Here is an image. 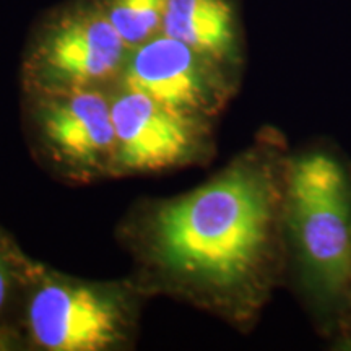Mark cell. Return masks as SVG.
<instances>
[{"instance_id":"6da1fadb","label":"cell","mask_w":351,"mask_h":351,"mask_svg":"<svg viewBox=\"0 0 351 351\" xmlns=\"http://www.w3.org/2000/svg\"><path fill=\"white\" fill-rule=\"evenodd\" d=\"M289 148L263 125L207 181L173 197L140 199L117 225L132 278L249 333L285 287V184Z\"/></svg>"},{"instance_id":"7a4b0ae2","label":"cell","mask_w":351,"mask_h":351,"mask_svg":"<svg viewBox=\"0 0 351 351\" xmlns=\"http://www.w3.org/2000/svg\"><path fill=\"white\" fill-rule=\"evenodd\" d=\"M285 285L332 350L351 351V160L317 138L289 152Z\"/></svg>"},{"instance_id":"3957f363","label":"cell","mask_w":351,"mask_h":351,"mask_svg":"<svg viewBox=\"0 0 351 351\" xmlns=\"http://www.w3.org/2000/svg\"><path fill=\"white\" fill-rule=\"evenodd\" d=\"M148 300L130 275L80 278L36 258L21 307L20 350L129 351Z\"/></svg>"},{"instance_id":"277c9868","label":"cell","mask_w":351,"mask_h":351,"mask_svg":"<svg viewBox=\"0 0 351 351\" xmlns=\"http://www.w3.org/2000/svg\"><path fill=\"white\" fill-rule=\"evenodd\" d=\"M129 52L99 0H72L32 33L21 59V93L112 88Z\"/></svg>"},{"instance_id":"5b68a950","label":"cell","mask_w":351,"mask_h":351,"mask_svg":"<svg viewBox=\"0 0 351 351\" xmlns=\"http://www.w3.org/2000/svg\"><path fill=\"white\" fill-rule=\"evenodd\" d=\"M21 121L38 165L67 184L112 179L116 163L109 88L21 93Z\"/></svg>"},{"instance_id":"8992f818","label":"cell","mask_w":351,"mask_h":351,"mask_svg":"<svg viewBox=\"0 0 351 351\" xmlns=\"http://www.w3.org/2000/svg\"><path fill=\"white\" fill-rule=\"evenodd\" d=\"M109 95L116 129L112 179L205 166L217 155V121L179 112L119 83Z\"/></svg>"},{"instance_id":"52a82bcc","label":"cell","mask_w":351,"mask_h":351,"mask_svg":"<svg viewBox=\"0 0 351 351\" xmlns=\"http://www.w3.org/2000/svg\"><path fill=\"white\" fill-rule=\"evenodd\" d=\"M119 85L179 112L218 121L243 80L189 44L161 33L129 52Z\"/></svg>"},{"instance_id":"ba28073f","label":"cell","mask_w":351,"mask_h":351,"mask_svg":"<svg viewBox=\"0 0 351 351\" xmlns=\"http://www.w3.org/2000/svg\"><path fill=\"white\" fill-rule=\"evenodd\" d=\"M163 33L208 56L243 80L245 33L239 0H168Z\"/></svg>"},{"instance_id":"9c48e42d","label":"cell","mask_w":351,"mask_h":351,"mask_svg":"<svg viewBox=\"0 0 351 351\" xmlns=\"http://www.w3.org/2000/svg\"><path fill=\"white\" fill-rule=\"evenodd\" d=\"M34 261L0 226V351L20 350L21 307Z\"/></svg>"},{"instance_id":"30bf717a","label":"cell","mask_w":351,"mask_h":351,"mask_svg":"<svg viewBox=\"0 0 351 351\" xmlns=\"http://www.w3.org/2000/svg\"><path fill=\"white\" fill-rule=\"evenodd\" d=\"M168 0H99L122 41L132 51L163 33Z\"/></svg>"}]
</instances>
